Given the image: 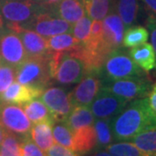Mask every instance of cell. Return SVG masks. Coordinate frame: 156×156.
I'll list each match as a JSON object with an SVG mask.
<instances>
[{
  "label": "cell",
  "instance_id": "7bdbcfd3",
  "mask_svg": "<svg viewBox=\"0 0 156 156\" xmlns=\"http://www.w3.org/2000/svg\"><path fill=\"white\" fill-rule=\"evenodd\" d=\"M0 125H1V122H0Z\"/></svg>",
  "mask_w": 156,
  "mask_h": 156
},
{
  "label": "cell",
  "instance_id": "1f68e13d",
  "mask_svg": "<svg viewBox=\"0 0 156 156\" xmlns=\"http://www.w3.org/2000/svg\"><path fill=\"white\" fill-rule=\"evenodd\" d=\"M16 80V69L0 62V95Z\"/></svg>",
  "mask_w": 156,
  "mask_h": 156
},
{
  "label": "cell",
  "instance_id": "74e56055",
  "mask_svg": "<svg viewBox=\"0 0 156 156\" xmlns=\"http://www.w3.org/2000/svg\"><path fill=\"white\" fill-rule=\"evenodd\" d=\"M147 99L152 110L156 115V83L152 85V88L147 95Z\"/></svg>",
  "mask_w": 156,
  "mask_h": 156
},
{
  "label": "cell",
  "instance_id": "7c38bea8",
  "mask_svg": "<svg viewBox=\"0 0 156 156\" xmlns=\"http://www.w3.org/2000/svg\"><path fill=\"white\" fill-rule=\"evenodd\" d=\"M72 28L71 23L56 17L49 11L39 13L28 27L45 38L59 34L71 33Z\"/></svg>",
  "mask_w": 156,
  "mask_h": 156
},
{
  "label": "cell",
  "instance_id": "4fadbf2b",
  "mask_svg": "<svg viewBox=\"0 0 156 156\" xmlns=\"http://www.w3.org/2000/svg\"><path fill=\"white\" fill-rule=\"evenodd\" d=\"M102 41L109 50L119 49L122 45L125 26L116 11H113L102 19Z\"/></svg>",
  "mask_w": 156,
  "mask_h": 156
},
{
  "label": "cell",
  "instance_id": "30bf717a",
  "mask_svg": "<svg viewBox=\"0 0 156 156\" xmlns=\"http://www.w3.org/2000/svg\"><path fill=\"white\" fill-rule=\"evenodd\" d=\"M101 88L100 71L87 73L77 86L69 93L73 106H90Z\"/></svg>",
  "mask_w": 156,
  "mask_h": 156
},
{
  "label": "cell",
  "instance_id": "cb8c5ba5",
  "mask_svg": "<svg viewBox=\"0 0 156 156\" xmlns=\"http://www.w3.org/2000/svg\"><path fill=\"white\" fill-rule=\"evenodd\" d=\"M149 38L148 30L140 25H133L125 30L122 39V46L125 48H134L145 44Z\"/></svg>",
  "mask_w": 156,
  "mask_h": 156
},
{
  "label": "cell",
  "instance_id": "f546056e",
  "mask_svg": "<svg viewBox=\"0 0 156 156\" xmlns=\"http://www.w3.org/2000/svg\"><path fill=\"white\" fill-rule=\"evenodd\" d=\"M21 140L17 135L7 132L0 144V156H21Z\"/></svg>",
  "mask_w": 156,
  "mask_h": 156
},
{
  "label": "cell",
  "instance_id": "2e32d148",
  "mask_svg": "<svg viewBox=\"0 0 156 156\" xmlns=\"http://www.w3.org/2000/svg\"><path fill=\"white\" fill-rule=\"evenodd\" d=\"M49 11L71 24L76 23L85 16V9L82 0H61Z\"/></svg>",
  "mask_w": 156,
  "mask_h": 156
},
{
  "label": "cell",
  "instance_id": "9c48e42d",
  "mask_svg": "<svg viewBox=\"0 0 156 156\" xmlns=\"http://www.w3.org/2000/svg\"><path fill=\"white\" fill-rule=\"evenodd\" d=\"M128 103L127 100L101 87L99 93L90 104V110L95 119L112 120Z\"/></svg>",
  "mask_w": 156,
  "mask_h": 156
},
{
  "label": "cell",
  "instance_id": "ffe728a7",
  "mask_svg": "<svg viewBox=\"0 0 156 156\" xmlns=\"http://www.w3.org/2000/svg\"><path fill=\"white\" fill-rule=\"evenodd\" d=\"M140 9V0H115V11L121 17L125 30L135 25Z\"/></svg>",
  "mask_w": 156,
  "mask_h": 156
},
{
  "label": "cell",
  "instance_id": "ab89813d",
  "mask_svg": "<svg viewBox=\"0 0 156 156\" xmlns=\"http://www.w3.org/2000/svg\"><path fill=\"white\" fill-rule=\"evenodd\" d=\"M89 156H112L107 150H97Z\"/></svg>",
  "mask_w": 156,
  "mask_h": 156
},
{
  "label": "cell",
  "instance_id": "52a82bcc",
  "mask_svg": "<svg viewBox=\"0 0 156 156\" xmlns=\"http://www.w3.org/2000/svg\"><path fill=\"white\" fill-rule=\"evenodd\" d=\"M0 122L7 132L20 139L30 136L32 125L21 107L0 101Z\"/></svg>",
  "mask_w": 156,
  "mask_h": 156
},
{
  "label": "cell",
  "instance_id": "8d00e7d4",
  "mask_svg": "<svg viewBox=\"0 0 156 156\" xmlns=\"http://www.w3.org/2000/svg\"><path fill=\"white\" fill-rule=\"evenodd\" d=\"M140 3L146 11L147 17L156 18V0H140Z\"/></svg>",
  "mask_w": 156,
  "mask_h": 156
},
{
  "label": "cell",
  "instance_id": "f35d334b",
  "mask_svg": "<svg viewBox=\"0 0 156 156\" xmlns=\"http://www.w3.org/2000/svg\"><path fill=\"white\" fill-rule=\"evenodd\" d=\"M61 0H37L39 4L41 5H43L45 9H47L48 11L50 10V8H52L53 6H55L57 5Z\"/></svg>",
  "mask_w": 156,
  "mask_h": 156
},
{
  "label": "cell",
  "instance_id": "83f0119b",
  "mask_svg": "<svg viewBox=\"0 0 156 156\" xmlns=\"http://www.w3.org/2000/svg\"><path fill=\"white\" fill-rule=\"evenodd\" d=\"M94 128L96 134L97 145L101 147H106L107 146L111 144L114 140L111 128V120L95 119Z\"/></svg>",
  "mask_w": 156,
  "mask_h": 156
},
{
  "label": "cell",
  "instance_id": "5bb4252c",
  "mask_svg": "<svg viewBox=\"0 0 156 156\" xmlns=\"http://www.w3.org/2000/svg\"><path fill=\"white\" fill-rule=\"evenodd\" d=\"M44 89L23 85L19 83H12L0 95V101L5 103L23 105L30 101L38 98L42 95Z\"/></svg>",
  "mask_w": 156,
  "mask_h": 156
},
{
  "label": "cell",
  "instance_id": "d6986e66",
  "mask_svg": "<svg viewBox=\"0 0 156 156\" xmlns=\"http://www.w3.org/2000/svg\"><path fill=\"white\" fill-rule=\"evenodd\" d=\"M55 122H42L34 124L30 130V137L34 142L44 152L55 144L52 127Z\"/></svg>",
  "mask_w": 156,
  "mask_h": 156
},
{
  "label": "cell",
  "instance_id": "7a4b0ae2",
  "mask_svg": "<svg viewBox=\"0 0 156 156\" xmlns=\"http://www.w3.org/2000/svg\"><path fill=\"white\" fill-rule=\"evenodd\" d=\"M48 11L37 0H0V15L4 25L19 32L28 29L39 13Z\"/></svg>",
  "mask_w": 156,
  "mask_h": 156
},
{
  "label": "cell",
  "instance_id": "60d3db41",
  "mask_svg": "<svg viewBox=\"0 0 156 156\" xmlns=\"http://www.w3.org/2000/svg\"><path fill=\"white\" fill-rule=\"evenodd\" d=\"M6 133H7V131H6L5 128H3L2 125H0V144L2 143L3 140L5 138V136Z\"/></svg>",
  "mask_w": 156,
  "mask_h": 156
},
{
  "label": "cell",
  "instance_id": "ac0fdd59",
  "mask_svg": "<svg viewBox=\"0 0 156 156\" xmlns=\"http://www.w3.org/2000/svg\"><path fill=\"white\" fill-rule=\"evenodd\" d=\"M128 54L135 64L143 71L149 72L156 69V56L151 44L145 43L131 48Z\"/></svg>",
  "mask_w": 156,
  "mask_h": 156
},
{
  "label": "cell",
  "instance_id": "836d02e7",
  "mask_svg": "<svg viewBox=\"0 0 156 156\" xmlns=\"http://www.w3.org/2000/svg\"><path fill=\"white\" fill-rule=\"evenodd\" d=\"M46 156H78L71 149L59 144H54L46 152Z\"/></svg>",
  "mask_w": 156,
  "mask_h": 156
},
{
  "label": "cell",
  "instance_id": "d6a6232c",
  "mask_svg": "<svg viewBox=\"0 0 156 156\" xmlns=\"http://www.w3.org/2000/svg\"><path fill=\"white\" fill-rule=\"evenodd\" d=\"M20 149L21 156H46L44 151L33 142L30 136L21 140Z\"/></svg>",
  "mask_w": 156,
  "mask_h": 156
},
{
  "label": "cell",
  "instance_id": "44dd1931",
  "mask_svg": "<svg viewBox=\"0 0 156 156\" xmlns=\"http://www.w3.org/2000/svg\"><path fill=\"white\" fill-rule=\"evenodd\" d=\"M85 12L90 19L102 20L115 11V0H82Z\"/></svg>",
  "mask_w": 156,
  "mask_h": 156
},
{
  "label": "cell",
  "instance_id": "4316f807",
  "mask_svg": "<svg viewBox=\"0 0 156 156\" xmlns=\"http://www.w3.org/2000/svg\"><path fill=\"white\" fill-rule=\"evenodd\" d=\"M52 134L57 144L73 150V131L65 121L55 122L52 127Z\"/></svg>",
  "mask_w": 156,
  "mask_h": 156
},
{
  "label": "cell",
  "instance_id": "d590c367",
  "mask_svg": "<svg viewBox=\"0 0 156 156\" xmlns=\"http://www.w3.org/2000/svg\"><path fill=\"white\" fill-rule=\"evenodd\" d=\"M146 24H147V29L148 30V32H149L151 45L154 50L156 56V18L147 17Z\"/></svg>",
  "mask_w": 156,
  "mask_h": 156
},
{
  "label": "cell",
  "instance_id": "8fae6325",
  "mask_svg": "<svg viewBox=\"0 0 156 156\" xmlns=\"http://www.w3.org/2000/svg\"><path fill=\"white\" fill-rule=\"evenodd\" d=\"M41 100L48 108L55 122L65 121L74 108L69 94L58 87L44 89Z\"/></svg>",
  "mask_w": 156,
  "mask_h": 156
},
{
  "label": "cell",
  "instance_id": "b9f144b4",
  "mask_svg": "<svg viewBox=\"0 0 156 156\" xmlns=\"http://www.w3.org/2000/svg\"><path fill=\"white\" fill-rule=\"evenodd\" d=\"M3 26H4V21H3V19H2L1 15H0V28H2Z\"/></svg>",
  "mask_w": 156,
  "mask_h": 156
},
{
  "label": "cell",
  "instance_id": "ba28073f",
  "mask_svg": "<svg viewBox=\"0 0 156 156\" xmlns=\"http://www.w3.org/2000/svg\"><path fill=\"white\" fill-rule=\"evenodd\" d=\"M26 58L25 49L18 33L5 25L0 28V62L16 69Z\"/></svg>",
  "mask_w": 156,
  "mask_h": 156
},
{
  "label": "cell",
  "instance_id": "6da1fadb",
  "mask_svg": "<svg viewBox=\"0 0 156 156\" xmlns=\"http://www.w3.org/2000/svg\"><path fill=\"white\" fill-rule=\"evenodd\" d=\"M114 140H130L143 132L156 129V115L147 96L128 101L122 111L111 120Z\"/></svg>",
  "mask_w": 156,
  "mask_h": 156
},
{
  "label": "cell",
  "instance_id": "d4e9b609",
  "mask_svg": "<svg viewBox=\"0 0 156 156\" xmlns=\"http://www.w3.org/2000/svg\"><path fill=\"white\" fill-rule=\"evenodd\" d=\"M80 44L71 33H62L47 38L50 52H69Z\"/></svg>",
  "mask_w": 156,
  "mask_h": 156
},
{
  "label": "cell",
  "instance_id": "e575fe53",
  "mask_svg": "<svg viewBox=\"0 0 156 156\" xmlns=\"http://www.w3.org/2000/svg\"><path fill=\"white\" fill-rule=\"evenodd\" d=\"M102 39V22L101 20H94L91 23L90 36L89 40L100 41Z\"/></svg>",
  "mask_w": 156,
  "mask_h": 156
},
{
  "label": "cell",
  "instance_id": "3957f363",
  "mask_svg": "<svg viewBox=\"0 0 156 156\" xmlns=\"http://www.w3.org/2000/svg\"><path fill=\"white\" fill-rule=\"evenodd\" d=\"M101 82L145 76V71L138 67L128 51L121 48L113 50L107 56L100 70Z\"/></svg>",
  "mask_w": 156,
  "mask_h": 156
},
{
  "label": "cell",
  "instance_id": "f1b7e54d",
  "mask_svg": "<svg viewBox=\"0 0 156 156\" xmlns=\"http://www.w3.org/2000/svg\"><path fill=\"white\" fill-rule=\"evenodd\" d=\"M105 148L112 156H145L131 141H119L111 143Z\"/></svg>",
  "mask_w": 156,
  "mask_h": 156
},
{
  "label": "cell",
  "instance_id": "9a60e30c",
  "mask_svg": "<svg viewBox=\"0 0 156 156\" xmlns=\"http://www.w3.org/2000/svg\"><path fill=\"white\" fill-rule=\"evenodd\" d=\"M22 40L27 57L47 56L50 50L47 44V38L30 29H23L17 32Z\"/></svg>",
  "mask_w": 156,
  "mask_h": 156
},
{
  "label": "cell",
  "instance_id": "4dcf8cb0",
  "mask_svg": "<svg viewBox=\"0 0 156 156\" xmlns=\"http://www.w3.org/2000/svg\"><path fill=\"white\" fill-rule=\"evenodd\" d=\"M91 23L92 21L89 17H83L76 23V24L73 26V37L76 39L78 42L83 44L89 41Z\"/></svg>",
  "mask_w": 156,
  "mask_h": 156
},
{
  "label": "cell",
  "instance_id": "484cf974",
  "mask_svg": "<svg viewBox=\"0 0 156 156\" xmlns=\"http://www.w3.org/2000/svg\"><path fill=\"white\" fill-rule=\"evenodd\" d=\"M130 140L145 156H156V129L139 134Z\"/></svg>",
  "mask_w": 156,
  "mask_h": 156
},
{
  "label": "cell",
  "instance_id": "7402d4cb",
  "mask_svg": "<svg viewBox=\"0 0 156 156\" xmlns=\"http://www.w3.org/2000/svg\"><path fill=\"white\" fill-rule=\"evenodd\" d=\"M22 108L30 122L33 124L42 122H55L48 108L40 99L36 98L26 103H23Z\"/></svg>",
  "mask_w": 156,
  "mask_h": 156
},
{
  "label": "cell",
  "instance_id": "277c9868",
  "mask_svg": "<svg viewBox=\"0 0 156 156\" xmlns=\"http://www.w3.org/2000/svg\"><path fill=\"white\" fill-rule=\"evenodd\" d=\"M50 66L51 79L63 85L77 83L86 75L83 62L68 52H50Z\"/></svg>",
  "mask_w": 156,
  "mask_h": 156
},
{
  "label": "cell",
  "instance_id": "5b68a950",
  "mask_svg": "<svg viewBox=\"0 0 156 156\" xmlns=\"http://www.w3.org/2000/svg\"><path fill=\"white\" fill-rule=\"evenodd\" d=\"M16 80L19 83L44 90L52 81L50 75V55L47 56L27 57L16 68Z\"/></svg>",
  "mask_w": 156,
  "mask_h": 156
},
{
  "label": "cell",
  "instance_id": "603a6c76",
  "mask_svg": "<svg viewBox=\"0 0 156 156\" xmlns=\"http://www.w3.org/2000/svg\"><path fill=\"white\" fill-rule=\"evenodd\" d=\"M95 118L89 106H76L69 115L65 122L72 131L94 125Z\"/></svg>",
  "mask_w": 156,
  "mask_h": 156
},
{
  "label": "cell",
  "instance_id": "e0dca14e",
  "mask_svg": "<svg viewBox=\"0 0 156 156\" xmlns=\"http://www.w3.org/2000/svg\"><path fill=\"white\" fill-rule=\"evenodd\" d=\"M97 145L94 125L73 131V151L85 154L93 150Z\"/></svg>",
  "mask_w": 156,
  "mask_h": 156
},
{
  "label": "cell",
  "instance_id": "8992f818",
  "mask_svg": "<svg viewBox=\"0 0 156 156\" xmlns=\"http://www.w3.org/2000/svg\"><path fill=\"white\" fill-rule=\"evenodd\" d=\"M101 87L128 101L147 97L152 83L147 76L101 82Z\"/></svg>",
  "mask_w": 156,
  "mask_h": 156
}]
</instances>
